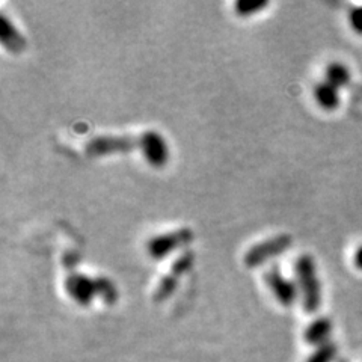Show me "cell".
<instances>
[{
	"label": "cell",
	"mask_w": 362,
	"mask_h": 362,
	"mask_svg": "<svg viewBox=\"0 0 362 362\" xmlns=\"http://www.w3.org/2000/svg\"><path fill=\"white\" fill-rule=\"evenodd\" d=\"M65 290L70 298L82 307H88L98 296L97 279L89 278L83 274H71L65 281Z\"/></svg>",
	"instance_id": "5"
},
{
	"label": "cell",
	"mask_w": 362,
	"mask_h": 362,
	"mask_svg": "<svg viewBox=\"0 0 362 362\" xmlns=\"http://www.w3.org/2000/svg\"><path fill=\"white\" fill-rule=\"evenodd\" d=\"M0 42L11 53H21L26 49V40L21 37L17 28L8 20L5 13L0 14Z\"/></svg>",
	"instance_id": "8"
},
{
	"label": "cell",
	"mask_w": 362,
	"mask_h": 362,
	"mask_svg": "<svg viewBox=\"0 0 362 362\" xmlns=\"http://www.w3.org/2000/svg\"><path fill=\"white\" fill-rule=\"evenodd\" d=\"M293 239L288 234H278L270 237L267 240L259 242L254 245L252 247L247 249V252L243 257V262L246 267L254 269L263 266L264 263L270 262L281 254H284L287 249L291 246Z\"/></svg>",
	"instance_id": "3"
},
{
	"label": "cell",
	"mask_w": 362,
	"mask_h": 362,
	"mask_svg": "<svg viewBox=\"0 0 362 362\" xmlns=\"http://www.w3.org/2000/svg\"><path fill=\"white\" fill-rule=\"evenodd\" d=\"M97 286H98V296L103 298L106 303H113L118 298V293L113 282L105 276L97 278Z\"/></svg>",
	"instance_id": "13"
},
{
	"label": "cell",
	"mask_w": 362,
	"mask_h": 362,
	"mask_svg": "<svg viewBox=\"0 0 362 362\" xmlns=\"http://www.w3.org/2000/svg\"><path fill=\"white\" fill-rule=\"evenodd\" d=\"M350 81V73L343 64H331L326 68V82H329L335 88H343Z\"/></svg>",
	"instance_id": "11"
},
{
	"label": "cell",
	"mask_w": 362,
	"mask_h": 362,
	"mask_svg": "<svg viewBox=\"0 0 362 362\" xmlns=\"http://www.w3.org/2000/svg\"><path fill=\"white\" fill-rule=\"evenodd\" d=\"M349 21L355 32L362 33V6L352 9V13L349 16Z\"/></svg>",
	"instance_id": "16"
},
{
	"label": "cell",
	"mask_w": 362,
	"mask_h": 362,
	"mask_svg": "<svg viewBox=\"0 0 362 362\" xmlns=\"http://www.w3.org/2000/svg\"><path fill=\"white\" fill-rule=\"evenodd\" d=\"M337 354V347L335 344L327 341L326 344L320 346L315 352L311 355L308 362H331Z\"/></svg>",
	"instance_id": "15"
},
{
	"label": "cell",
	"mask_w": 362,
	"mask_h": 362,
	"mask_svg": "<svg viewBox=\"0 0 362 362\" xmlns=\"http://www.w3.org/2000/svg\"><path fill=\"white\" fill-rule=\"evenodd\" d=\"M264 281L281 305L291 307L298 298V287L293 281H288L287 278L282 276L281 270L276 266H272L266 272Z\"/></svg>",
	"instance_id": "6"
},
{
	"label": "cell",
	"mask_w": 362,
	"mask_h": 362,
	"mask_svg": "<svg viewBox=\"0 0 362 362\" xmlns=\"http://www.w3.org/2000/svg\"><path fill=\"white\" fill-rule=\"evenodd\" d=\"M296 278L299 282V288L302 291V303L305 311L314 313L319 310L322 300L320 282L317 276L315 262L311 255H300L296 262Z\"/></svg>",
	"instance_id": "1"
},
{
	"label": "cell",
	"mask_w": 362,
	"mask_h": 362,
	"mask_svg": "<svg viewBox=\"0 0 362 362\" xmlns=\"http://www.w3.org/2000/svg\"><path fill=\"white\" fill-rule=\"evenodd\" d=\"M133 150H141L139 136H97V138L90 139L85 146V153L89 157H103L118 153H130Z\"/></svg>",
	"instance_id": "2"
},
{
	"label": "cell",
	"mask_w": 362,
	"mask_h": 362,
	"mask_svg": "<svg viewBox=\"0 0 362 362\" xmlns=\"http://www.w3.org/2000/svg\"><path fill=\"white\" fill-rule=\"evenodd\" d=\"M178 278L173 272H169L168 275L163 276V279L160 281V284L157 286L156 293H154V300L156 302H163L166 300L169 296H173V293L177 288L178 284Z\"/></svg>",
	"instance_id": "12"
},
{
	"label": "cell",
	"mask_w": 362,
	"mask_h": 362,
	"mask_svg": "<svg viewBox=\"0 0 362 362\" xmlns=\"http://www.w3.org/2000/svg\"><path fill=\"white\" fill-rule=\"evenodd\" d=\"M332 331V323L327 319H317L315 322H313L307 331H305V339L310 344H326L327 338H329Z\"/></svg>",
	"instance_id": "10"
},
{
	"label": "cell",
	"mask_w": 362,
	"mask_h": 362,
	"mask_svg": "<svg viewBox=\"0 0 362 362\" xmlns=\"http://www.w3.org/2000/svg\"><path fill=\"white\" fill-rule=\"evenodd\" d=\"M139 138H141V151L145 157V160L156 168L166 165L169 151H168V145H166V141L163 139V136L158 132L148 130L142 133Z\"/></svg>",
	"instance_id": "7"
},
{
	"label": "cell",
	"mask_w": 362,
	"mask_h": 362,
	"mask_svg": "<svg viewBox=\"0 0 362 362\" xmlns=\"http://www.w3.org/2000/svg\"><path fill=\"white\" fill-rule=\"evenodd\" d=\"M267 2H255V0H240L235 4V13L239 17H249L257 14L258 11L266 8Z\"/></svg>",
	"instance_id": "14"
},
{
	"label": "cell",
	"mask_w": 362,
	"mask_h": 362,
	"mask_svg": "<svg viewBox=\"0 0 362 362\" xmlns=\"http://www.w3.org/2000/svg\"><path fill=\"white\" fill-rule=\"evenodd\" d=\"M354 262H355V266H356L359 270H362V246L355 252Z\"/></svg>",
	"instance_id": "17"
},
{
	"label": "cell",
	"mask_w": 362,
	"mask_h": 362,
	"mask_svg": "<svg viewBox=\"0 0 362 362\" xmlns=\"http://www.w3.org/2000/svg\"><path fill=\"white\" fill-rule=\"evenodd\" d=\"M194 239L195 234L190 228H180L173 233L153 237L146 245V249H148V254L153 259H163L177 249L187 246Z\"/></svg>",
	"instance_id": "4"
},
{
	"label": "cell",
	"mask_w": 362,
	"mask_h": 362,
	"mask_svg": "<svg viewBox=\"0 0 362 362\" xmlns=\"http://www.w3.org/2000/svg\"><path fill=\"white\" fill-rule=\"evenodd\" d=\"M315 101L326 110H334L339 106V89L329 82H320L314 89Z\"/></svg>",
	"instance_id": "9"
}]
</instances>
